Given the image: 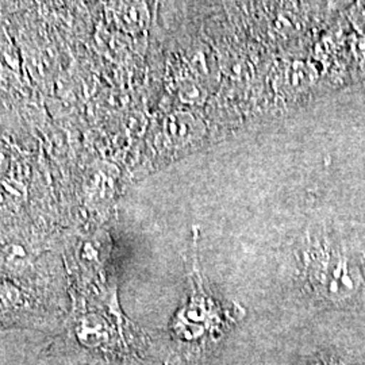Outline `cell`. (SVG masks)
I'll use <instances>...</instances> for the list:
<instances>
[{
  "mask_svg": "<svg viewBox=\"0 0 365 365\" xmlns=\"http://www.w3.org/2000/svg\"><path fill=\"white\" fill-rule=\"evenodd\" d=\"M303 274L318 299L342 303L365 283V255L310 235L302 252Z\"/></svg>",
  "mask_w": 365,
  "mask_h": 365,
  "instance_id": "1",
  "label": "cell"
},
{
  "mask_svg": "<svg viewBox=\"0 0 365 365\" xmlns=\"http://www.w3.org/2000/svg\"><path fill=\"white\" fill-rule=\"evenodd\" d=\"M220 304H217V302L203 288V282L197 268V257L194 255L192 294L188 303L176 314L172 327L182 339H199L206 333V330L209 333L211 329L220 327Z\"/></svg>",
  "mask_w": 365,
  "mask_h": 365,
  "instance_id": "2",
  "label": "cell"
},
{
  "mask_svg": "<svg viewBox=\"0 0 365 365\" xmlns=\"http://www.w3.org/2000/svg\"><path fill=\"white\" fill-rule=\"evenodd\" d=\"M80 344L87 348H105L111 341V327L103 317L98 314H86L75 327Z\"/></svg>",
  "mask_w": 365,
  "mask_h": 365,
  "instance_id": "3",
  "label": "cell"
},
{
  "mask_svg": "<svg viewBox=\"0 0 365 365\" xmlns=\"http://www.w3.org/2000/svg\"><path fill=\"white\" fill-rule=\"evenodd\" d=\"M118 9L117 19L128 30H138L146 22V7L141 3H120Z\"/></svg>",
  "mask_w": 365,
  "mask_h": 365,
  "instance_id": "4",
  "label": "cell"
},
{
  "mask_svg": "<svg viewBox=\"0 0 365 365\" xmlns=\"http://www.w3.org/2000/svg\"><path fill=\"white\" fill-rule=\"evenodd\" d=\"M22 304L21 292L11 284L0 283V318L16 310Z\"/></svg>",
  "mask_w": 365,
  "mask_h": 365,
  "instance_id": "5",
  "label": "cell"
},
{
  "mask_svg": "<svg viewBox=\"0 0 365 365\" xmlns=\"http://www.w3.org/2000/svg\"><path fill=\"white\" fill-rule=\"evenodd\" d=\"M9 165H10V153L4 145L0 144V176L4 175Z\"/></svg>",
  "mask_w": 365,
  "mask_h": 365,
  "instance_id": "6",
  "label": "cell"
},
{
  "mask_svg": "<svg viewBox=\"0 0 365 365\" xmlns=\"http://www.w3.org/2000/svg\"><path fill=\"white\" fill-rule=\"evenodd\" d=\"M313 365H351L348 361L342 360L341 357L337 356H327V357H322L319 360H317Z\"/></svg>",
  "mask_w": 365,
  "mask_h": 365,
  "instance_id": "7",
  "label": "cell"
}]
</instances>
